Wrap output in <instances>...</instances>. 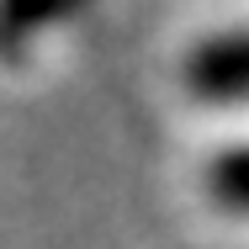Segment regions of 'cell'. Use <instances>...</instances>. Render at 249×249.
<instances>
[{"label":"cell","instance_id":"cell-1","mask_svg":"<svg viewBox=\"0 0 249 249\" xmlns=\"http://www.w3.org/2000/svg\"><path fill=\"white\" fill-rule=\"evenodd\" d=\"M186 85L196 101L249 106V27L201 37L186 58Z\"/></svg>","mask_w":249,"mask_h":249},{"label":"cell","instance_id":"cell-2","mask_svg":"<svg viewBox=\"0 0 249 249\" xmlns=\"http://www.w3.org/2000/svg\"><path fill=\"white\" fill-rule=\"evenodd\" d=\"M85 0H0V64L21 58L37 32L69 21Z\"/></svg>","mask_w":249,"mask_h":249},{"label":"cell","instance_id":"cell-3","mask_svg":"<svg viewBox=\"0 0 249 249\" xmlns=\"http://www.w3.org/2000/svg\"><path fill=\"white\" fill-rule=\"evenodd\" d=\"M201 186H207V196L217 201L223 212L249 217V143L212 154V159H207V170H201Z\"/></svg>","mask_w":249,"mask_h":249}]
</instances>
